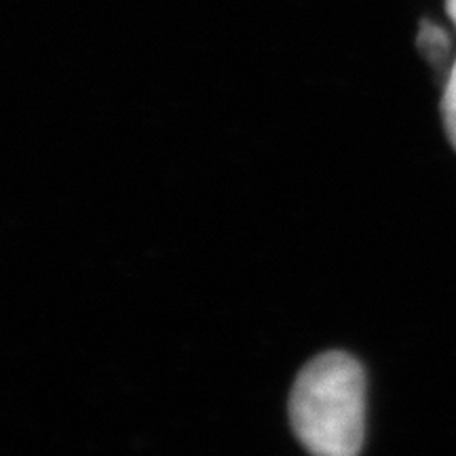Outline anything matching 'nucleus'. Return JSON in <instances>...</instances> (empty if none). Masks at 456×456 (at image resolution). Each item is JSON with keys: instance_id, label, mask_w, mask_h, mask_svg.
<instances>
[{"instance_id": "f257e3e1", "label": "nucleus", "mask_w": 456, "mask_h": 456, "mask_svg": "<svg viewBox=\"0 0 456 456\" xmlns=\"http://www.w3.org/2000/svg\"><path fill=\"white\" fill-rule=\"evenodd\" d=\"M289 419L313 456H357L366 427V376L346 353L319 355L302 370Z\"/></svg>"}, {"instance_id": "f03ea898", "label": "nucleus", "mask_w": 456, "mask_h": 456, "mask_svg": "<svg viewBox=\"0 0 456 456\" xmlns=\"http://www.w3.org/2000/svg\"><path fill=\"white\" fill-rule=\"evenodd\" d=\"M442 118H444V129L450 144L456 148V61L450 68L446 87H444L442 95Z\"/></svg>"}, {"instance_id": "7ed1b4c3", "label": "nucleus", "mask_w": 456, "mask_h": 456, "mask_svg": "<svg viewBox=\"0 0 456 456\" xmlns=\"http://www.w3.org/2000/svg\"><path fill=\"white\" fill-rule=\"evenodd\" d=\"M448 47V37L440 30V28L423 24V30H420V49H423L431 60H440V57L446 55Z\"/></svg>"}, {"instance_id": "20e7f679", "label": "nucleus", "mask_w": 456, "mask_h": 456, "mask_svg": "<svg viewBox=\"0 0 456 456\" xmlns=\"http://www.w3.org/2000/svg\"><path fill=\"white\" fill-rule=\"evenodd\" d=\"M446 13L456 24V0H446Z\"/></svg>"}]
</instances>
